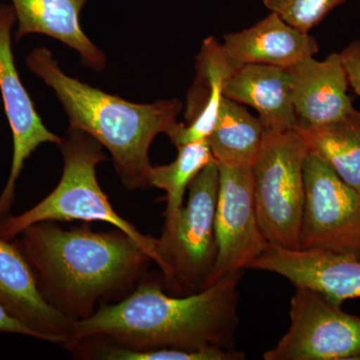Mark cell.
Instances as JSON below:
<instances>
[{"mask_svg": "<svg viewBox=\"0 0 360 360\" xmlns=\"http://www.w3.org/2000/svg\"><path fill=\"white\" fill-rule=\"evenodd\" d=\"M231 274L198 292L174 297L155 281L75 322L66 347L104 343L134 349H236L238 283Z\"/></svg>", "mask_w": 360, "mask_h": 360, "instance_id": "cell-1", "label": "cell"}, {"mask_svg": "<svg viewBox=\"0 0 360 360\" xmlns=\"http://www.w3.org/2000/svg\"><path fill=\"white\" fill-rule=\"evenodd\" d=\"M20 236L15 245L32 267L40 292L73 321L94 314L101 298L131 283L153 262L117 229L108 233L86 227L63 231L53 221H44Z\"/></svg>", "mask_w": 360, "mask_h": 360, "instance_id": "cell-2", "label": "cell"}, {"mask_svg": "<svg viewBox=\"0 0 360 360\" xmlns=\"http://www.w3.org/2000/svg\"><path fill=\"white\" fill-rule=\"evenodd\" d=\"M26 65L53 89L70 120L110 151L116 172L127 189L146 188L149 148L158 134L177 122L184 104L177 98L134 103L71 77L49 49H33Z\"/></svg>", "mask_w": 360, "mask_h": 360, "instance_id": "cell-3", "label": "cell"}, {"mask_svg": "<svg viewBox=\"0 0 360 360\" xmlns=\"http://www.w3.org/2000/svg\"><path fill=\"white\" fill-rule=\"evenodd\" d=\"M63 172L58 186L27 212L0 221V236L11 240L33 224L44 221H101L113 225L134 238L160 266L158 239L144 236L116 213L96 176L99 163L108 160L103 146L86 132L68 129L58 144Z\"/></svg>", "mask_w": 360, "mask_h": 360, "instance_id": "cell-4", "label": "cell"}, {"mask_svg": "<svg viewBox=\"0 0 360 360\" xmlns=\"http://www.w3.org/2000/svg\"><path fill=\"white\" fill-rule=\"evenodd\" d=\"M309 149L297 130L265 131L252 165L255 210L269 245L300 248Z\"/></svg>", "mask_w": 360, "mask_h": 360, "instance_id": "cell-5", "label": "cell"}, {"mask_svg": "<svg viewBox=\"0 0 360 360\" xmlns=\"http://www.w3.org/2000/svg\"><path fill=\"white\" fill-rule=\"evenodd\" d=\"M219 168L212 160L188 186V198L172 231L158 239L160 269L165 283L187 295L205 290L217 259L215 210Z\"/></svg>", "mask_w": 360, "mask_h": 360, "instance_id": "cell-6", "label": "cell"}, {"mask_svg": "<svg viewBox=\"0 0 360 360\" xmlns=\"http://www.w3.org/2000/svg\"><path fill=\"white\" fill-rule=\"evenodd\" d=\"M290 328L264 360L360 359V316L307 288H296Z\"/></svg>", "mask_w": 360, "mask_h": 360, "instance_id": "cell-7", "label": "cell"}, {"mask_svg": "<svg viewBox=\"0 0 360 360\" xmlns=\"http://www.w3.org/2000/svg\"><path fill=\"white\" fill-rule=\"evenodd\" d=\"M303 174L305 200L298 248L360 258V194L312 153L305 160Z\"/></svg>", "mask_w": 360, "mask_h": 360, "instance_id": "cell-8", "label": "cell"}, {"mask_svg": "<svg viewBox=\"0 0 360 360\" xmlns=\"http://www.w3.org/2000/svg\"><path fill=\"white\" fill-rule=\"evenodd\" d=\"M217 165V259L205 288L225 276L250 269L269 245L260 229L255 210L252 167Z\"/></svg>", "mask_w": 360, "mask_h": 360, "instance_id": "cell-9", "label": "cell"}, {"mask_svg": "<svg viewBox=\"0 0 360 360\" xmlns=\"http://www.w3.org/2000/svg\"><path fill=\"white\" fill-rule=\"evenodd\" d=\"M15 23L13 6L0 4V94L13 139L11 174L0 194V221L11 212L15 198L16 184L25 161L41 144L58 146L63 141V137L45 127L18 75L11 42Z\"/></svg>", "mask_w": 360, "mask_h": 360, "instance_id": "cell-10", "label": "cell"}, {"mask_svg": "<svg viewBox=\"0 0 360 360\" xmlns=\"http://www.w3.org/2000/svg\"><path fill=\"white\" fill-rule=\"evenodd\" d=\"M250 269L274 272L338 305L360 297V258L349 253L269 245Z\"/></svg>", "mask_w": 360, "mask_h": 360, "instance_id": "cell-11", "label": "cell"}, {"mask_svg": "<svg viewBox=\"0 0 360 360\" xmlns=\"http://www.w3.org/2000/svg\"><path fill=\"white\" fill-rule=\"evenodd\" d=\"M0 305L32 330L39 340L65 345L70 341L75 321L45 300L25 255L18 246L1 236Z\"/></svg>", "mask_w": 360, "mask_h": 360, "instance_id": "cell-12", "label": "cell"}, {"mask_svg": "<svg viewBox=\"0 0 360 360\" xmlns=\"http://www.w3.org/2000/svg\"><path fill=\"white\" fill-rule=\"evenodd\" d=\"M286 70L297 127L330 124L356 110L347 96L349 84L340 53H331L322 61L311 56Z\"/></svg>", "mask_w": 360, "mask_h": 360, "instance_id": "cell-13", "label": "cell"}, {"mask_svg": "<svg viewBox=\"0 0 360 360\" xmlns=\"http://www.w3.org/2000/svg\"><path fill=\"white\" fill-rule=\"evenodd\" d=\"M240 66L214 37L205 39L196 56L195 79L187 94L186 122L175 123L167 134L176 148L207 139L217 122L227 82Z\"/></svg>", "mask_w": 360, "mask_h": 360, "instance_id": "cell-14", "label": "cell"}, {"mask_svg": "<svg viewBox=\"0 0 360 360\" xmlns=\"http://www.w3.org/2000/svg\"><path fill=\"white\" fill-rule=\"evenodd\" d=\"M222 45L239 65L288 68L319 52L314 37L288 25L276 13L250 28L225 34Z\"/></svg>", "mask_w": 360, "mask_h": 360, "instance_id": "cell-15", "label": "cell"}, {"mask_svg": "<svg viewBox=\"0 0 360 360\" xmlns=\"http://www.w3.org/2000/svg\"><path fill=\"white\" fill-rule=\"evenodd\" d=\"M89 0H11L18 23L15 40L41 34L68 45L79 54L82 65L103 71L106 56L85 34L80 13Z\"/></svg>", "mask_w": 360, "mask_h": 360, "instance_id": "cell-16", "label": "cell"}, {"mask_svg": "<svg viewBox=\"0 0 360 360\" xmlns=\"http://www.w3.org/2000/svg\"><path fill=\"white\" fill-rule=\"evenodd\" d=\"M224 96L257 110L265 131L297 129L290 73L286 68L243 65L229 78Z\"/></svg>", "mask_w": 360, "mask_h": 360, "instance_id": "cell-17", "label": "cell"}, {"mask_svg": "<svg viewBox=\"0 0 360 360\" xmlns=\"http://www.w3.org/2000/svg\"><path fill=\"white\" fill-rule=\"evenodd\" d=\"M264 134L259 118L251 115L241 103L224 97L206 141L217 165L252 167Z\"/></svg>", "mask_w": 360, "mask_h": 360, "instance_id": "cell-18", "label": "cell"}, {"mask_svg": "<svg viewBox=\"0 0 360 360\" xmlns=\"http://www.w3.org/2000/svg\"><path fill=\"white\" fill-rule=\"evenodd\" d=\"M309 153L360 194V112L316 127H297Z\"/></svg>", "mask_w": 360, "mask_h": 360, "instance_id": "cell-19", "label": "cell"}, {"mask_svg": "<svg viewBox=\"0 0 360 360\" xmlns=\"http://www.w3.org/2000/svg\"><path fill=\"white\" fill-rule=\"evenodd\" d=\"M176 148L179 155L174 162L151 167L148 175V187H155L167 193L162 232L172 231L184 207V196L188 186L202 168L214 160L206 141L193 142Z\"/></svg>", "mask_w": 360, "mask_h": 360, "instance_id": "cell-20", "label": "cell"}, {"mask_svg": "<svg viewBox=\"0 0 360 360\" xmlns=\"http://www.w3.org/2000/svg\"><path fill=\"white\" fill-rule=\"evenodd\" d=\"M96 348V359L108 360H243L245 354L236 349L205 348V349H134L92 343Z\"/></svg>", "mask_w": 360, "mask_h": 360, "instance_id": "cell-21", "label": "cell"}, {"mask_svg": "<svg viewBox=\"0 0 360 360\" xmlns=\"http://www.w3.org/2000/svg\"><path fill=\"white\" fill-rule=\"evenodd\" d=\"M347 0H264V6L284 21L309 33L336 6Z\"/></svg>", "mask_w": 360, "mask_h": 360, "instance_id": "cell-22", "label": "cell"}, {"mask_svg": "<svg viewBox=\"0 0 360 360\" xmlns=\"http://www.w3.org/2000/svg\"><path fill=\"white\" fill-rule=\"evenodd\" d=\"M347 71L348 84L360 96V40L352 42L340 52Z\"/></svg>", "mask_w": 360, "mask_h": 360, "instance_id": "cell-23", "label": "cell"}, {"mask_svg": "<svg viewBox=\"0 0 360 360\" xmlns=\"http://www.w3.org/2000/svg\"><path fill=\"white\" fill-rule=\"evenodd\" d=\"M0 333H13V335L30 336L39 340L32 330L13 319L1 305H0Z\"/></svg>", "mask_w": 360, "mask_h": 360, "instance_id": "cell-24", "label": "cell"}, {"mask_svg": "<svg viewBox=\"0 0 360 360\" xmlns=\"http://www.w3.org/2000/svg\"><path fill=\"white\" fill-rule=\"evenodd\" d=\"M0 4H1V0H0Z\"/></svg>", "mask_w": 360, "mask_h": 360, "instance_id": "cell-25", "label": "cell"}]
</instances>
